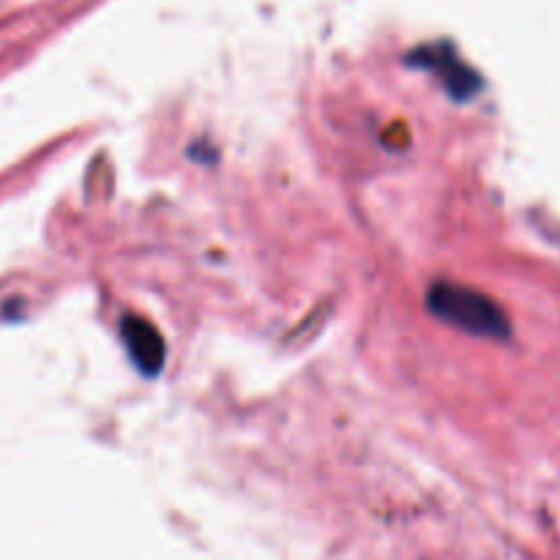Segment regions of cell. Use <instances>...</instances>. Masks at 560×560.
<instances>
[{
  "label": "cell",
  "mask_w": 560,
  "mask_h": 560,
  "mask_svg": "<svg viewBox=\"0 0 560 560\" xmlns=\"http://www.w3.org/2000/svg\"><path fill=\"white\" fill-rule=\"evenodd\" d=\"M430 306L443 320L454 323V326L465 328V331L487 334V337H503L509 331L503 312L490 299L468 288L438 284L430 293Z\"/></svg>",
  "instance_id": "1"
},
{
  "label": "cell",
  "mask_w": 560,
  "mask_h": 560,
  "mask_svg": "<svg viewBox=\"0 0 560 560\" xmlns=\"http://www.w3.org/2000/svg\"><path fill=\"white\" fill-rule=\"evenodd\" d=\"M124 339L129 345V353L135 359V364L145 375H156L162 370L164 342L151 323L140 320V317H129V320H124Z\"/></svg>",
  "instance_id": "2"
}]
</instances>
